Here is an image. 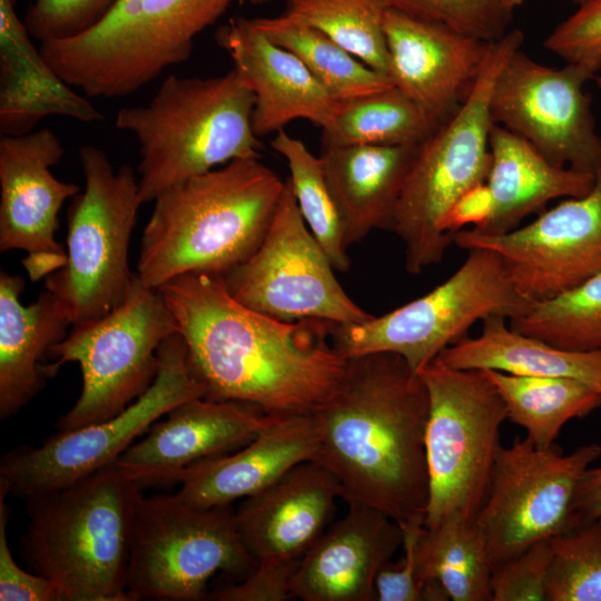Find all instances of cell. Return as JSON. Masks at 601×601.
<instances>
[{
    "label": "cell",
    "mask_w": 601,
    "mask_h": 601,
    "mask_svg": "<svg viewBox=\"0 0 601 601\" xmlns=\"http://www.w3.org/2000/svg\"><path fill=\"white\" fill-rule=\"evenodd\" d=\"M157 289L207 398L267 414H309L345 376L348 359L333 346V323L283 322L253 311L228 293L223 275L184 274Z\"/></svg>",
    "instance_id": "cell-1"
},
{
    "label": "cell",
    "mask_w": 601,
    "mask_h": 601,
    "mask_svg": "<svg viewBox=\"0 0 601 601\" xmlns=\"http://www.w3.org/2000/svg\"><path fill=\"white\" fill-rule=\"evenodd\" d=\"M425 383L393 353L348 358L337 390L314 412L315 462L347 504L374 508L400 525L425 523L428 473Z\"/></svg>",
    "instance_id": "cell-2"
},
{
    "label": "cell",
    "mask_w": 601,
    "mask_h": 601,
    "mask_svg": "<svg viewBox=\"0 0 601 601\" xmlns=\"http://www.w3.org/2000/svg\"><path fill=\"white\" fill-rule=\"evenodd\" d=\"M284 188L260 159H236L164 190L144 228L137 277L157 289L184 274H226L259 246Z\"/></svg>",
    "instance_id": "cell-3"
},
{
    "label": "cell",
    "mask_w": 601,
    "mask_h": 601,
    "mask_svg": "<svg viewBox=\"0 0 601 601\" xmlns=\"http://www.w3.org/2000/svg\"><path fill=\"white\" fill-rule=\"evenodd\" d=\"M140 489L110 465L26 500L21 555L60 601H130L127 568Z\"/></svg>",
    "instance_id": "cell-4"
},
{
    "label": "cell",
    "mask_w": 601,
    "mask_h": 601,
    "mask_svg": "<svg viewBox=\"0 0 601 601\" xmlns=\"http://www.w3.org/2000/svg\"><path fill=\"white\" fill-rule=\"evenodd\" d=\"M254 95L238 72L169 75L144 106L118 110L115 125L139 144L141 203L236 159H260L252 124Z\"/></svg>",
    "instance_id": "cell-5"
},
{
    "label": "cell",
    "mask_w": 601,
    "mask_h": 601,
    "mask_svg": "<svg viewBox=\"0 0 601 601\" xmlns=\"http://www.w3.org/2000/svg\"><path fill=\"white\" fill-rule=\"evenodd\" d=\"M524 42L520 29L493 41L482 70L457 110L424 140L406 176L393 230L404 245L405 269L418 275L439 264L453 243L456 207L485 185L490 164V104L495 80Z\"/></svg>",
    "instance_id": "cell-6"
},
{
    "label": "cell",
    "mask_w": 601,
    "mask_h": 601,
    "mask_svg": "<svg viewBox=\"0 0 601 601\" xmlns=\"http://www.w3.org/2000/svg\"><path fill=\"white\" fill-rule=\"evenodd\" d=\"M236 0H117L83 32L40 42V53L89 98L132 95L186 61L195 39Z\"/></svg>",
    "instance_id": "cell-7"
},
{
    "label": "cell",
    "mask_w": 601,
    "mask_h": 601,
    "mask_svg": "<svg viewBox=\"0 0 601 601\" xmlns=\"http://www.w3.org/2000/svg\"><path fill=\"white\" fill-rule=\"evenodd\" d=\"M85 188L68 208L67 260L46 277L45 289L72 327L97 319L127 296L136 274L128 250L141 203L134 169H115L92 145L79 150Z\"/></svg>",
    "instance_id": "cell-8"
},
{
    "label": "cell",
    "mask_w": 601,
    "mask_h": 601,
    "mask_svg": "<svg viewBox=\"0 0 601 601\" xmlns=\"http://www.w3.org/2000/svg\"><path fill=\"white\" fill-rule=\"evenodd\" d=\"M430 412L425 433L428 501L425 526L476 522L500 449L504 403L483 370L432 362L418 372Z\"/></svg>",
    "instance_id": "cell-9"
},
{
    "label": "cell",
    "mask_w": 601,
    "mask_h": 601,
    "mask_svg": "<svg viewBox=\"0 0 601 601\" xmlns=\"http://www.w3.org/2000/svg\"><path fill=\"white\" fill-rule=\"evenodd\" d=\"M256 562L229 506H206L175 494H139L131 521L130 601H200L218 572L245 578Z\"/></svg>",
    "instance_id": "cell-10"
},
{
    "label": "cell",
    "mask_w": 601,
    "mask_h": 601,
    "mask_svg": "<svg viewBox=\"0 0 601 601\" xmlns=\"http://www.w3.org/2000/svg\"><path fill=\"white\" fill-rule=\"evenodd\" d=\"M175 333L176 319L161 294L144 285L137 275L122 303L72 327L50 348L52 363L43 366L47 377L70 362L81 371L80 395L58 420V431L114 417L141 396L157 376L160 345Z\"/></svg>",
    "instance_id": "cell-11"
},
{
    "label": "cell",
    "mask_w": 601,
    "mask_h": 601,
    "mask_svg": "<svg viewBox=\"0 0 601 601\" xmlns=\"http://www.w3.org/2000/svg\"><path fill=\"white\" fill-rule=\"evenodd\" d=\"M463 264L427 294L385 315L357 324H334L332 343L345 358L393 353L418 373L469 328L490 315L508 319L528 304L515 290L502 258L483 248L467 250Z\"/></svg>",
    "instance_id": "cell-12"
},
{
    "label": "cell",
    "mask_w": 601,
    "mask_h": 601,
    "mask_svg": "<svg viewBox=\"0 0 601 601\" xmlns=\"http://www.w3.org/2000/svg\"><path fill=\"white\" fill-rule=\"evenodd\" d=\"M159 370L149 388L122 412L75 430L58 431L39 446H19L0 461V484L29 497L69 485L114 462L175 406L206 396L179 333L159 348Z\"/></svg>",
    "instance_id": "cell-13"
},
{
    "label": "cell",
    "mask_w": 601,
    "mask_h": 601,
    "mask_svg": "<svg viewBox=\"0 0 601 601\" xmlns=\"http://www.w3.org/2000/svg\"><path fill=\"white\" fill-rule=\"evenodd\" d=\"M335 268L298 209L288 180L256 250L223 275L246 307L283 322L357 324L373 315L345 293Z\"/></svg>",
    "instance_id": "cell-14"
},
{
    "label": "cell",
    "mask_w": 601,
    "mask_h": 601,
    "mask_svg": "<svg viewBox=\"0 0 601 601\" xmlns=\"http://www.w3.org/2000/svg\"><path fill=\"white\" fill-rule=\"evenodd\" d=\"M600 455L595 443L570 454L555 444L538 449L526 439L500 449L476 519L492 570L571 529L578 484Z\"/></svg>",
    "instance_id": "cell-15"
},
{
    "label": "cell",
    "mask_w": 601,
    "mask_h": 601,
    "mask_svg": "<svg viewBox=\"0 0 601 601\" xmlns=\"http://www.w3.org/2000/svg\"><path fill=\"white\" fill-rule=\"evenodd\" d=\"M600 69L584 62L554 68L519 49L493 86V122L528 140L554 165L595 175L601 138L584 85Z\"/></svg>",
    "instance_id": "cell-16"
},
{
    "label": "cell",
    "mask_w": 601,
    "mask_h": 601,
    "mask_svg": "<svg viewBox=\"0 0 601 601\" xmlns=\"http://www.w3.org/2000/svg\"><path fill=\"white\" fill-rule=\"evenodd\" d=\"M462 249L496 253L518 294L541 302L601 273V167L592 189L543 210L530 224L503 234L453 233Z\"/></svg>",
    "instance_id": "cell-17"
},
{
    "label": "cell",
    "mask_w": 601,
    "mask_h": 601,
    "mask_svg": "<svg viewBox=\"0 0 601 601\" xmlns=\"http://www.w3.org/2000/svg\"><path fill=\"white\" fill-rule=\"evenodd\" d=\"M63 154L60 139L48 128L0 137V252H26L22 265L32 280L67 260L55 237L58 214L80 187L53 176L51 168Z\"/></svg>",
    "instance_id": "cell-18"
},
{
    "label": "cell",
    "mask_w": 601,
    "mask_h": 601,
    "mask_svg": "<svg viewBox=\"0 0 601 601\" xmlns=\"http://www.w3.org/2000/svg\"><path fill=\"white\" fill-rule=\"evenodd\" d=\"M275 415L244 402L196 397L155 422L111 466L140 487L177 482L194 464L248 443Z\"/></svg>",
    "instance_id": "cell-19"
},
{
    "label": "cell",
    "mask_w": 601,
    "mask_h": 601,
    "mask_svg": "<svg viewBox=\"0 0 601 601\" xmlns=\"http://www.w3.org/2000/svg\"><path fill=\"white\" fill-rule=\"evenodd\" d=\"M383 29L394 86L441 125L465 100L493 41L388 9Z\"/></svg>",
    "instance_id": "cell-20"
},
{
    "label": "cell",
    "mask_w": 601,
    "mask_h": 601,
    "mask_svg": "<svg viewBox=\"0 0 601 601\" xmlns=\"http://www.w3.org/2000/svg\"><path fill=\"white\" fill-rule=\"evenodd\" d=\"M234 69L254 95L252 124L259 138L296 119L324 128L339 101L290 51L259 31L252 19L234 17L215 33Z\"/></svg>",
    "instance_id": "cell-21"
},
{
    "label": "cell",
    "mask_w": 601,
    "mask_h": 601,
    "mask_svg": "<svg viewBox=\"0 0 601 601\" xmlns=\"http://www.w3.org/2000/svg\"><path fill=\"white\" fill-rule=\"evenodd\" d=\"M401 525L363 504L322 533L300 558L292 580L293 598L303 601H376L382 565L402 546Z\"/></svg>",
    "instance_id": "cell-22"
},
{
    "label": "cell",
    "mask_w": 601,
    "mask_h": 601,
    "mask_svg": "<svg viewBox=\"0 0 601 601\" xmlns=\"http://www.w3.org/2000/svg\"><path fill=\"white\" fill-rule=\"evenodd\" d=\"M337 497L334 476L307 461L243 499L235 523L256 564L297 561L329 525Z\"/></svg>",
    "instance_id": "cell-23"
},
{
    "label": "cell",
    "mask_w": 601,
    "mask_h": 601,
    "mask_svg": "<svg viewBox=\"0 0 601 601\" xmlns=\"http://www.w3.org/2000/svg\"><path fill=\"white\" fill-rule=\"evenodd\" d=\"M318 427L313 413L275 415L235 453L194 464L179 479L181 499L206 506H229L264 490L292 467L315 461Z\"/></svg>",
    "instance_id": "cell-24"
},
{
    "label": "cell",
    "mask_w": 601,
    "mask_h": 601,
    "mask_svg": "<svg viewBox=\"0 0 601 601\" xmlns=\"http://www.w3.org/2000/svg\"><path fill=\"white\" fill-rule=\"evenodd\" d=\"M489 144L487 206L470 228L474 233H508L529 215L543 211L549 201L584 196L594 185L595 175L554 165L528 140L500 125H492Z\"/></svg>",
    "instance_id": "cell-25"
},
{
    "label": "cell",
    "mask_w": 601,
    "mask_h": 601,
    "mask_svg": "<svg viewBox=\"0 0 601 601\" xmlns=\"http://www.w3.org/2000/svg\"><path fill=\"white\" fill-rule=\"evenodd\" d=\"M31 38L16 12V0H0L1 135L31 132L47 116L87 124L104 120L88 98L49 66Z\"/></svg>",
    "instance_id": "cell-26"
},
{
    "label": "cell",
    "mask_w": 601,
    "mask_h": 601,
    "mask_svg": "<svg viewBox=\"0 0 601 601\" xmlns=\"http://www.w3.org/2000/svg\"><path fill=\"white\" fill-rule=\"evenodd\" d=\"M420 145L322 147L319 158L347 248L375 229L393 230L396 206Z\"/></svg>",
    "instance_id": "cell-27"
},
{
    "label": "cell",
    "mask_w": 601,
    "mask_h": 601,
    "mask_svg": "<svg viewBox=\"0 0 601 601\" xmlns=\"http://www.w3.org/2000/svg\"><path fill=\"white\" fill-rule=\"evenodd\" d=\"M24 280L0 272V418L8 420L41 390L47 377L41 359L68 334L70 323L47 289L23 305Z\"/></svg>",
    "instance_id": "cell-28"
},
{
    "label": "cell",
    "mask_w": 601,
    "mask_h": 601,
    "mask_svg": "<svg viewBox=\"0 0 601 601\" xmlns=\"http://www.w3.org/2000/svg\"><path fill=\"white\" fill-rule=\"evenodd\" d=\"M503 315L483 318L476 337H463L433 361L456 370H492L512 375L568 377L601 393V351L577 352L555 347L519 333Z\"/></svg>",
    "instance_id": "cell-29"
},
{
    "label": "cell",
    "mask_w": 601,
    "mask_h": 601,
    "mask_svg": "<svg viewBox=\"0 0 601 601\" xmlns=\"http://www.w3.org/2000/svg\"><path fill=\"white\" fill-rule=\"evenodd\" d=\"M499 392L510 422L538 449L554 445L562 427L601 407V393L568 377L512 375L483 370Z\"/></svg>",
    "instance_id": "cell-30"
},
{
    "label": "cell",
    "mask_w": 601,
    "mask_h": 601,
    "mask_svg": "<svg viewBox=\"0 0 601 601\" xmlns=\"http://www.w3.org/2000/svg\"><path fill=\"white\" fill-rule=\"evenodd\" d=\"M269 40L293 52L338 101L394 86L390 76L354 57L318 29L285 13L252 19Z\"/></svg>",
    "instance_id": "cell-31"
},
{
    "label": "cell",
    "mask_w": 601,
    "mask_h": 601,
    "mask_svg": "<svg viewBox=\"0 0 601 601\" xmlns=\"http://www.w3.org/2000/svg\"><path fill=\"white\" fill-rule=\"evenodd\" d=\"M437 125L395 86L339 101L327 126L322 147L351 145H420Z\"/></svg>",
    "instance_id": "cell-32"
},
{
    "label": "cell",
    "mask_w": 601,
    "mask_h": 601,
    "mask_svg": "<svg viewBox=\"0 0 601 601\" xmlns=\"http://www.w3.org/2000/svg\"><path fill=\"white\" fill-rule=\"evenodd\" d=\"M417 548L424 581L439 580L450 600L492 601V566L476 522L424 525Z\"/></svg>",
    "instance_id": "cell-33"
},
{
    "label": "cell",
    "mask_w": 601,
    "mask_h": 601,
    "mask_svg": "<svg viewBox=\"0 0 601 601\" xmlns=\"http://www.w3.org/2000/svg\"><path fill=\"white\" fill-rule=\"evenodd\" d=\"M512 329L555 347L601 351V273L552 298L528 303Z\"/></svg>",
    "instance_id": "cell-34"
},
{
    "label": "cell",
    "mask_w": 601,
    "mask_h": 601,
    "mask_svg": "<svg viewBox=\"0 0 601 601\" xmlns=\"http://www.w3.org/2000/svg\"><path fill=\"white\" fill-rule=\"evenodd\" d=\"M270 146L282 155L298 209L311 233L326 253L335 270L347 272L351 263L342 217L327 184L319 156L285 129L276 132Z\"/></svg>",
    "instance_id": "cell-35"
},
{
    "label": "cell",
    "mask_w": 601,
    "mask_h": 601,
    "mask_svg": "<svg viewBox=\"0 0 601 601\" xmlns=\"http://www.w3.org/2000/svg\"><path fill=\"white\" fill-rule=\"evenodd\" d=\"M284 13L318 29L365 65L388 76L384 9L376 0H287Z\"/></svg>",
    "instance_id": "cell-36"
},
{
    "label": "cell",
    "mask_w": 601,
    "mask_h": 601,
    "mask_svg": "<svg viewBox=\"0 0 601 601\" xmlns=\"http://www.w3.org/2000/svg\"><path fill=\"white\" fill-rule=\"evenodd\" d=\"M546 601H601V519L550 539Z\"/></svg>",
    "instance_id": "cell-37"
},
{
    "label": "cell",
    "mask_w": 601,
    "mask_h": 601,
    "mask_svg": "<svg viewBox=\"0 0 601 601\" xmlns=\"http://www.w3.org/2000/svg\"><path fill=\"white\" fill-rule=\"evenodd\" d=\"M383 9L445 24L460 32L496 41L509 30L512 12L503 0H376Z\"/></svg>",
    "instance_id": "cell-38"
},
{
    "label": "cell",
    "mask_w": 601,
    "mask_h": 601,
    "mask_svg": "<svg viewBox=\"0 0 601 601\" xmlns=\"http://www.w3.org/2000/svg\"><path fill=\"white\" fill-rule=\"evenodd\" d=\"M117 0H33L24 24L40 42L77 36L99 21Z\"/></svg>",
    "instance_id": "cell-39"
},
{
    "label": "cell",
    "mask_w": 601,
    "mask_h": 601,
    "mask_svg": "<svg viewBox=\"0 0 601 601\" xmlns=\"http://www.w3.org/2000/svg\"><path fill=\"white\" fill-rule=\"evenodd\" d=\"M550 539L539 541L492 570V601H546Z\"/></svg>",
    "instance_id": "cell-40"
},
{
    "label": "cell",
    "mask_w": 601,
    "mask_h": 601,
    "mask_svg": "<svg viewBox=\"0 0 601 601\" xmlns=\"http://www.w3.org/2000/svg\"><path fill=\"white\" fill-rule=\"evenodd\" d=\"M546 50L566 62L601 66V0H589L545 38Z\"/></svg>",
    "instance_id": "cell-41"
},
{
    "label": "cell",
    "mask_w": 601,
    "mask_h": 601,
    "mask_svg": "<svg viewBox=\"0 0 601 601\" xmlns=\"http://www.w3.org/2000/svg\"><path fill=\"white\" fill-rule=\"evenodd\" d=\"M425 524L410 522L402 524L403 556L386 561L375 580L377 601H423L424 578L418 558V536Z\"/></svg>",
    "instance_id": "cell-42"
},
{
    "label": "cell",
    "mask_w": 601,
    "mask_h": 601,
    "mask_svg": "<svg viewBox=\"0 0 601 601\" xmlns=\"http://www.w3.org/2000/svg\"><path fill=\"white\" fill-rule=\"evenodd\" d=\"M7 489L0 484V600L1 601H60L52 583L19 566L11 553L7 525L9 509Z\"/></svg>",
    "instance_id": "cell-43"
},
{
    "label": "cell",
    "mask_w": 601,
    "mask_h": 601,
    "mask_svg": "<svg viewBox=\"0 0 601 601\" xmlns=\"http://www.w3.org/2000/svg\"><path fill=\"white\" fill-rule=\"evenodd\" d=\"M299 560L278 563H257L238 582L208 593L213 601H286L294 599L292 580Z\"/></svg>",
    "instance_id": "cell-44"
},
{
    "label": "cell",
    "mask_w": 601,
    "mask_h": 601,
    "mask_svg": "<svg viewBox=\"0 0 601 601\" xmlns=\"http://www.w3.org/2000/svg\"><path fill=\"white\" fill-rule=\"evenodd\" d=\"M601 519V466L582 475L572 503L571 529Z\"/></svg>",
    "instance_id": "cell-45"
},
{
    "label": "cell",
    "mask_w": 601,
    "mask_h": 601,
    "mask_svg": "<svg viewBox=\"0 0 601 601\" xmlns=\"http://www.w3.org/2000/svg\"><path fill=\"white\" fill-rule=\"evenodd\" d=\"M526 0H503L504 4L513 11L516 7L521 6Z\"/></svg>",
    "instance_id": "cell-46"
},
{
    "label": "cell",
    "mask_w": 601,
    "mask_h": 601,
    "mask_svg": "<svg viewBox=\"0 0 601 601\" xmlns=\"http://www.w3.org/2000/svg\"><path fill=\"white\" fill-rule=\"evenodd\" d=\"M594 80H595V85H597L599 91L601 92V77L595 76Z\"/></svg>",
    "instance_id": "cell-47"
},
{
    "label": "cell",
    "mask_w": 601,
    "mask_h": 601,
    "mask_svg": "<svg viewBox=\"0 0 601 601\" xmlns=\"http://www.w3.org/2000/svg\"><path fill=\"white\" fill-rule=\"evenodd\" d=\"M269 0H250L252 3L254 4H260V3H265V2H268Z\"/></svg>",
    "instance_id": "cell-48"
},
{
    "label": "cell",
    "mask_w": 601,
    "mask_h": 601,
    "mask_svg": "<svg viewBox=\"0 0 601 601\" xmlns=\"http://www.w3.org/2000/svg\"><path fill=\"white\" fill-rule=\"evenodd\" d=\"M575 2H578L579 4L585 2V1H589V0H574Z\"/></svg>",
    "instance_id": "cell-49"
}]
</instances>
